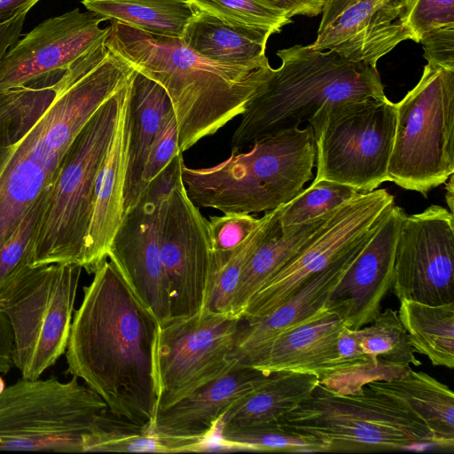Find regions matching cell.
<instances>
[{
    "label": "cell",
    "instance_id": "6da1fadb",
    "mask_svg": "<svg viewBox=\"0 0 454 454\" xmlns=\"http://www.w3.org/2000/svg\"><path fill=\"white\" fill-rule=\"evenodd\" d=\"M100 42L50 85L0 91V245L49 190L82 128L136 70Z\"/></svg>",
    "mask_w": 454,
    "mask_h": 454
},
{
    "label": "cell",
    "instance_id": "7a4b0ae2",
    "mask_svg": "<svg viewBox=\"0 0 454 454\" xmlns=\"http://www.w3.org/2000/svg\"><path fill=\"white\" fill-rule=\"evenodd\" d=\"M93 274L74 312L67 372L99 395L111 412L150 428L158 403L160 324L111 261Z\"/></svg>",
    "mask_w": 454,
    "mask_h": 454
},
{
    "label": "cell",
    "instance_id": "3957f363",
    "mask_svg": "<svg viewBox=\"0 0 454 454\" xmlns=\"http://www.w3.org/2000/svg\"><path fill=\"white\" fill-rule=\"evenodd\" d=\"M109 26L106 46L166 90L181 153L241 115L271 67L220 64L197 54L182 38L150 34L116 20Z\"/></svg>",
    "mask_w": 454,
    "mask_h": 454
},
{
    "label": "cell",
    "instance_id": "277c9868",
    "mask_svg": "<svg viewBox=\"0 0 454 454\" xmlns=\"http://www.w3.org/2000/svg\"><path fill=\"white\" fill-rule=\"evenodd\" d=\"M277 55L281 65L270 68L247 103L231 137V153L273 133L299 128L325 106L387 97L377 67L309 45L295 44Z\"/></svg>",
    "mask_w": 454,
    "mask_h": 454
},
{
    "label": "cell",
    "instance_id": "5b68a950",
    "mask_svg": "<svg viewBox=\"0 0 454 454\" xmlns=\"http://www.w3.org/2000/svg\"><path fill=\"white\" fill-rule=\"evenodd\" d=\"M316 144L312 128H293L264 137L247 153H231L207 168L182 166L187 196L199 207L223 214H256L278 208L312 178Z\"/></svg>",
    "mask_w": 454,
    "mask_h": 454
},
{
    "label": "cell",
    "instance_id": "8992f818",
    "mask_svg": "<svg viewBox=\"0 0 454 454\" xmlns=\"http://www.w3.org/2000/svg\"><path fill=\"white\" fill-rule=\"evenodd\" d=\"M129 82L98 108L68 147L36 224L31 267L51 263L82 267L97 175Z\"/></svg>",
    "mask_w": 454,
    "mask_h": 454
},
{
    "label": "cell",
    "instance_id": "52a82bcc",
    "mask_svg": "<svg viewBox=\"0 0 454 454\" xmlns=\"http://www.w3.org/2000/svg\"><path fill=\"white\" fill-rule=\"evenodd\" d=\"M278 422L286 430L314 437L325 452L438 448L434 434L417 416L367 385L354 394H337L318 384Z\"/></svg>",
    "mask_w": 454,
    "mask_h": 454
},
{
    "label": "cell",
    "instance_id": "ba28073f",
    "mask_svg": "<svg viewBox=\"0 0 454 454\" xmlns=\"http://www.w3.org/2000/svg\"><path fill=\"white\" fill-rule=\"evenodd\" d=\"M78 378L21 377L0 393V450L83 452V442L108 409Z\"/></svg>",
    "mask_w": 454,
    "mask_h": 454
},
{
    "label": "cell",
    "instance_id": "9c48e42d",
    "mask_svg": "<svg viewBox=\"0 0 454 454\" xmlns=\"http://www.w3.org/2000/svg\"><path fill=\"white\" fill-rule=\"evenodd\" d=\"M82 268L73 263L27 266L0 292L12 330V359L21 377L35 380L65 354Z\"/></svg>",
    "mask_w": 454,
    "mask_h": 454
},
{
    "label": "cell",
    "instance_id": "30bf717a",
    "mask_svg": "<svg viewBox=\"0 0 454 454\" xmlns=\"http://www.w3.org/2000/svg\"><path fill=\"white\" fill-rule=\"evenodd\" d=\"M395 108L390 182L427 196L454 173V68L425 65Z\"/></svg>",
    "mask_w": 454,
    "mask_h": 454
},
{
    "label": "cell",
    "instance_id": "8fae6325",
    "mask_svg": "<svg viewBox=\"0 0 454 454\" xmlns=\"http://www.w3.org/2000/svg\"><path fill=\"white\" fill-rule=\"evenodd\" d=\"M395 103L384 98L348 100L321 108L308 122L316 144L313 181L329 180L362 192L390 181Z\"/></svg>",
    "mask_w": 454,
    "mask_h": 454
},
{
    "label": "cell",
    "instance_id": "7c38bea8",
    "mask_svg": "<svg viewBox=\"0 0 454 454\" xmlns=\"http://www.w3.org/2000/svg\"><path fill=\"white\" fill-rule=\"evenodd\" d=\"M241 320L204 309L200 315L160 325L156 411L218 378L238 361L234 351Z\"/></svg>",
    "mask_w": 454,
    "mask_h": 454
},
{
    "label": "cell",
    "instance_id": "4fadbf2b",
    "mask_svg": "<svg viewBox=\"0 0 454 454\" xmlns=\"http://www.w3.org/2000/svg\"><path fill=\"white\" fill-rule=\"evenodd\" d=\"M393 203L387 190L375 189L336 208L311 240L252 296L241 318L251 321L270 313L316 275L364 246Z\"/></svg>",
    "mask_w": 454,
    "mask_h": 454
},
{
    "label": "cell",
    "instance_id": "5bb4252c",
    "mask_svg": "<svg viewBox=\"0 0 454 454\" xmlns=\"http://www.w3.org/2000/svg\"><path fill=\"white\" fill-rule=\"evenodd\" d=\"M207 222L187 196L181 174L157 213V237L170 297L169 319L189 318L205 309L214 269Z\"/></svg>",
    "mask_w": 454,
    "mask_h": 454
},
{
    "label": "cell",
    "instance_id": "9a60e30c",
    "mask_svg": "<svg viewBox=\"0 0 454 454\" xmlns=\"http://www.w3.org/2000/svg\"><path fill=\"white\" fill-rule=\"evenodd\" d=\"M183 164V153H178L147 184L125 212L108 250L110 261L160 325L170 317V297L160 254L157 213L161 200L181 177Z\"/></svg>",
    "mask_w": 454,
    "mask_h": 454
},
{
    "label": "cell",
    "instance_id": "2e32d148",
    "mask_svg": "<svg viewBox=\"0 0 454 454\" xmlns=\"http://www.w3.org/2000/svg\"><path fill=\"white\" fill-rule=\"evenodd\" d=\"M392 292L429 305L454 301V217L447 208L431 205L403 214L397 232Z\"/></svg>",
    "mask_w": 454,
    "mask_h": 454
},
{
    "label": "cell",
    "instance_id": "e0dca14e",
    "mask_svg": "<svg viewBox=\"0 0 454 454\" xmlns=\"http://www.w3.org/2000/svg\"><path fill=\"white\" fill-rule=\"evenodd\" d=\"M106 18L78 8L45 20L18 39L0 59V91L64 73L110 33Z\"/></svg>",
    "mask_w": 454,
    "mask_h": 454
},
{
    "label": "cell",
    "instance_id": "ac0fdd59",
    "mask_svg": "<svg viewBox=\"0 0 454 454\" xmlns=\"http://www.w3.org/2000/svg\"><path fill=\"white\" fill-rule=\"evenodd\" d=\"M414 6V0H326L309 46L377 67L400 43L415 41L409 24Z\"/></svg>",
    "mask_w": 454,
    "mask_h": 454
},
{
    "label": "cell",
    "instance_id": "d6986e66",
    "mask_svg": "<svg viewBox=\"0 0 454 454\" xmlns=\"http://www.w3.org/2000/svg\"><path fill=\"white\" fill-rule=\"evenodd\" d=\"M404 213L395 203L385 210L331 295V300L343 305L342 317L348 328L360 329L380 312L381 301L393 284L395 241Z\"/></svg>",
    "mask_w": 454,
    "mask_h": 454
},
{
    "label": "cell",
    "instance_id": "ffe728a7",
    "mask_svg": "<svg viewBox=\"0 0 454 454\" xmlns=\"http://www.w3.org/2000/svg\"><path fill=\"white\" fill-rule=\"evenodd\" d=\"M266 375L237 361L218 378L158 410L150 429L158 434L207 442L228 409Z\"/></svg>",
    "mask_w": 454,
    "mask_h": 454
},
{
    "label": "cell",
    "instance_id": "44dd1931",
    "mask_svg": "<svg viewBox=\"0 0 454 454\" xmlns=\"http://www.w3.org/2000/svg\"><path fill=\"white\" fill-rule=\"evenodd\" d=\"M364 246L316 275L270 313L251 321L241 318L234 351L238 362L246 364L278 335L332 309L333 290Z\"/></svg>",
    "mask_w": 454,
    "mask_h": 454
},
{
    "label": "cell",
    "instance_id": "7402d4cb",
    "mask_svg": "<svg viewBox=\"0 0 454 454\" xmlns=\"http://www.w3.org/2000/svg\"><path fill=\"white\" fill-rule=\"evenodd\" d=\"M121 105L114 132L97 175L82 268L94 273L108 258L111 242L124 215L123 187L127 156V105Z\"/></svg>",
    "mask_w": 454,
    "mask_h": 454
},
{
    "label": "cell",
    "instance_id": "603a6c76",
    "mask_svg": "<svg viewBox=\"0 0 454 454\" xmlns=\"http://www.w3.org/2000/svg\"><path fill=\"white\" fill-rule=\"evenodd\" d=\"M333 301L332 309L278 335L246 364L267 375L284 371L318 378L335 356L338 335L346 325L343 305Z\"/></svg>",
    "mask_w": 454,
    "mask_h": 454
},
{
    "label": "cell",
    "instance_id": "cb8c5ba5",
    "mask_svg": "<svg viewBox=\"0 0 454 454\" xmlns=\"http://www.w3.org/2000/svg\"><path fill=\"white\" fill-rule=\"evenodd\" d=\"M171 108L170 99L164 88L136 71L129 82L127 105L124 214L137 203L143 192L142 173L150 145L163 116Z\"/></svg>",
    "mask_w": 454,
    "mask_h": 454
},
{
    "label": "cell",
    "instance_id": "d4e9b609",
    "mask_svg": "<svg viewBox=\"0 0 454 454\" xmlns=\"http://www.w3.org/2000/svg\"><path fill=\"white\" fill-rule=\"evenodd\" d=\"M272 34L264 28L230 24L195 9L181 38L207 60L261 69L270 65L265 50Z\"/></svg>",
    "mask_w": 454,
    "mask_h": 454
},
{
    "label": "cell",
    "instance_id": "484cf974",
    "mask_svg": "<svg viewBox=\"0 0 454 454\" xmlns=\"http://www.w3.org/2000/svg\"><path fill=\"white\" fill-rule=\"evenodd\" d=\"M334 210L283 229L278 207L267 235L242 269L234 290L230 314L241 317L252 296L311 240Z\"/></svg>",
    "mask_w": 454,
    "mask_h": 454
},
{
    "label": "cell",
    "instance_id": "4316f807",
    "mask_svg": "<svg viewBox=\"0 0 454 454\" xmlns=\"http://www.w3.org/2000/svg\"><path fill=\"white\" fill-rule=\"evenodd\" d=\"M367 386L406 407L432 432L438 449L453 452L454 394L447 385L410 369L398 379L372 381Z\"/></svg>",
    "mask_w": 454,
    "mask_h": 454
},
{
    "label": "cell",
    "instance_id": "83f0119b",
    "mask_svg": "<svg viewBox=\"0 0 454 454\" xmlns=\"http://www.w3.org/2000/svg\"><path fill=\"white\" fill-rule=\"evenodd\" d=\"M319 384L310 373L276 372L266 375L223 414L221 426L278 422L308 398Z\"/></svg>",
    "mask_w": 454,
    "mask_h": 454
},
{
    "label": "cell",
    "instance_id": "f1b7e54d",
    "mask_svg": "<svg viewBox=\"0 0 454 454\" xmlns=\"http://www.w3.org/2000/svg\"><path fill=\"white\" fill-rule=\"evenodd\" d=\"M206 441L198 438L158 434L121 418L108 409L98 419L93 430L84 438L83 452H195L204 450Z\"/></svg>",
    "mask_w": 454,
    "mask_h": 454
},
{
    "label": "cell",
    "instance_id": "f546056e",
    "mask_svg": "<svg viewBox=\"0 0 454 454\" xmlns=\"http://www.w3.org/2000/svg\"><path fill=\"white\" fill-rule=\"evenodd\" d=\"M88 12L142 31L181 38L195 13L190 0H82Z\"/></svg>",
    "mask_w": 454,
    "mask_h": 454
},
{
    "label": "cell",
    "instance_id": "4dcf8cb0",
    "mask_svg": "<svg viewBox=\"0 0 454 454\" xmlns=\"http://www.w3.org/2000/svg\"><path fill=\"white\" fill-rule=\"evenodd\" d=\"M398 316L416 352L433 365L454 367V301L429 305L400 301Z\"/></svg>",
    "mask_w": 454,
    "mask_h": 454
},
{
    "label": "cell",
    "instance_id": "1f68e13d",
    "mask_svg": "<svg viewBox=\"0 0 454 454\" xmlns=\"http://www.w3.org/2000/svg\"><path fill=\"white\" fill-rule=\"evenodd\" d=\"M411 367L375 363L363 351L356 330L344 325L337 339L336 355L318 376L319 384L337 394H354L372 381L403 376Z\"/></svg>",
    "mask_w": 454,
    "mask_h": 454
},
{
    "label": "cell",
    "instance_id": "d6a6232c",
    "mask_svg": "<svg viewBox=\"0 0 454 454\" xmlns=\"http://www.w3.org/2000/svg\"><path fill=\"white\" fill-rule=\"evenodd\" d=\"M368 325L357 329L356 334L363 351L373 362L402 367L421 364L397 310H380Z\"/></svg>",
    "mask_w": 454,
    "mask_h": 454
},
{
    "label": "cell",
    "instance_id": "836d02e7",
    "mask_svg": "<svg viewBox=\"0 0 454 454\" xmlns=\"http://www.w3.org/2000/svg\"><path fill=\"white\" fill-rule=\"evenodd\" d=\"M221 441L229 448L262 452H325L312 436L282 427L278 422L221 426Z\"/></svg>",
    "mask_w": 454,
    "mask_h": 454
},
{
    "label": "cell",
    "instance_id": "e575fe53",
    "mask_svg": "<svg viewBox=\"0 0 454 454\" xmlns=\"http://www.w3.org/2000/svg\"><path fill=\"white\" fill-rule=\"evenodd\" d=\"M277 208L264 213L260 225L227 258L213 270L206 310L230 314L231 303L240 273L246 262L267 235Z\"/></svg>",
    "mask_w": 454,
    "mask_h": 454
},
{
    "label": "cell",
    "instance_id": "d590c367",
    "mask_svg": "<svg viewBox=\"0 0 454 454\" xmlns=\"http://www.w3.org/2000/svg\"><path fill=\"white\" fill-rule=\"evenodd\" d=\"M361 192L333 181H313L291 201L278 207L280 225L284 229L328 214Z\"/></svg>",
    "mask_w": 454,
    "mask_h": 454
},
{
    "label": "cell",
    "instance_id": "8d00e7d4",
    "mask_svg": "<svg viewBox=\"0 0 454 454\" xmlns=\"http://www.w3.org/2000/svg\"><path fill=\"white\" fill-rule=\"evenodd\" d=\"M195 9L230 24L264 28L273 34L292 22L286 12L262 0H190Z\"/></svg>",
    "mask_w": 454,
    "mask_h": 454
},
{
    "label": "cell",
    "instance_id": "74e56055",
    "mask_svg": "<svg viewBox=\"0 0 454 454\" xmlns=\"http://www.w3.org/2000/svg\"><path fill=\"white\" fill-rule=\"evenodd\" d=\"M49 190L33 204L11 236L0 245V292L19 272L30 266L35 231Z\"/></svg>",
    "mask_w": 454,
    "mask_h": 454
},
{
    "label": "cell",
    "instance_id": "f35d334b",
    "mask_svg": "<svg viewBox=\"0 0 454 454\" xmlns=\"http://www.w3.org/2000/svg\"><path fill=\"white\" fill-rule=\"evenodd\" d=\"M261 218L250 214L227 213L207 219V229L214 254V268L244 242L260 225ZM214 270V269H213Z\"/></svg>",
    "mask_w": 454,
    "mask_h": 454
},
{
    "label": "cell",
    "instance_id": "ab89813d",
    "mask_svg": "<svg viewBox=\"0 0 454 454\" xmlns=\"http://www.w3.org/2000/svg\"><path fill=\"white\" fill-rule=\"evenodd\" d=\"M178 153H181L178 147V129L171 108L163 116L150 145L142 173L143 192Z\"/></svg>",
    "mask_w": 454,
    "mask_h": 454
},
{
    "label": "cell",
    "instance_id": "60d3db41",
    "mask_svg": "<svg viewBox=\"0 0 454 454\" xmlns=\"http://www.w3.org/2000/svg\"><path fill=\"white\" fill-rule=\"evenodd\" d=\"M409 24L416 43L431 33L454 28V0H418Z\"/></svg>",
    "mask_w": 454,
    "mask_h": 454
},
{
    "label": "cell",
    "instance_id": "b9f144b4",
    "mask_svg": "<svg viewBox=\"0 0 454 454\" xmlns=\"http://www.w3.org/2000/svg\"><path fill=\"white\" fill-rule=\"evenodd\" d=\"M419 43L427 63L454 68V28L442 29L423 37Z\"/></svg>",
    "mask_w": 454,
    "mask_h": 454
},
{
    "label": "cell",
    "instance_id": "7bdbcfd3",
    "mask_svg": "<svg viewBox=\"0 0 454 454\" xmlns=\"http://www.w3.org/2000/svg\"><path fill=\"white\" fill-rule=\"evenodd\" d=\"M269 4L284 11L292 19L303 15L315 17L323 11L326 0H262Z\"/></svg>",
    "mask_w": 454,
    "mask_h": 454
},
{
    "label": "cell",
    "instance_id": "ee69618b",
    "mask_svg": "<svg viewBox=\"0 0 454 454\" xmlns=\"http://www.w3.org/2000/svg\"><path fill=\"white\" fill-rule=\"evenodd\" d=\"M30 9L31 7L22 9L12 18L0 22V59L6 51L19 39Z\"/></svg>",
    "mask_w": 454,
    "mask_h": 454
},
{
    "label": "cell",
    "instance_id": "f6af8a7d",
    "mask_svg": "<svg viewBox=\"0 0 454 454\" xmlns=\"http://www.w3.org/2000/svg\"><path fill=\"white\" fill-rule=\"evenodd\" d=\"M12 330L5 314L0 309V373L6 374L12 368Z\"/></svg>",
    "mask_w": 454,
    "mask_h": 454
},
{
    "label": "cell",
    "instance_id": "bcb514c9",
    "mask_svg": "<svg viewBox=\"0 0 454 454\" xmlns=\"http://www.w3.org/2000/svg\"><path fill=\"white\" fill-rule=\"evenodd\" d=\"M40 0H0V22L14 16L27 7H33Z\"/></svg>",
    "mask_w": 454,
    "mask_h": 454
},
{
    "label": "cell",
    "instance_id": "7dc6e473",
    "mask_svg": "<svg viewBox=\"0 0 454 454\" xmlns=\"http://www.w3.org/2000/svg\"><path fill=\"white\" fill-rule=\"evenodd\" d=\"M449 183L446 185V200L449 206V209L453 213V202H454V191H453V175L449 177Z\"/></svg>",
    "mask_w": 454,
    "mask_h": 454
},
{
    "label": "cell",
    "instance_id": "c3c4849f",
    "mask_svg": "<svg viewBox=\"0 0 454 454\" xmlns=\"http://www.w3.org/2000/svg\"><path fill=\"white\" fill-rule=\"evenodd\" d=\"M5 387L4 386V381L3 380V379L0 377V393L4 390V388Z\"/></svg>",
    "mask_w": 454,
    "mask_h": 454
},
{
    "label": "cell",
    "instance_id": "681fc988",
    "mask_svg": "<svg viewBox=\"0 0 454 454\" xmlns=\"http://www.w3.org/2000/svg\"><path fill=\"white\" fill-rule=\"evenodd\" d=\"M417 1H418V0H414V2H415V4H416Z\"/></svg>",
    "mask_w": 454,
    "mask_h": 454
}]
</instances>
